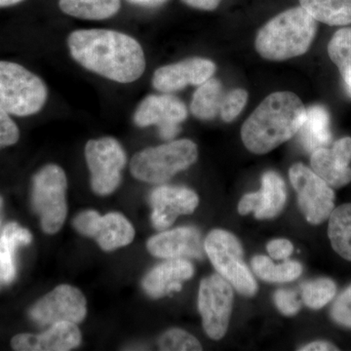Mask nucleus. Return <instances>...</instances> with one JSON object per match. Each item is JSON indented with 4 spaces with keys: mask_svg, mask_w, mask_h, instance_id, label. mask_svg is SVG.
<instances>
[{
    "mask_svg": "<svg viewBox=\"0 0 351 351\" xmlns=\"http://www.w3.org/2000/svg\"><path fill=\"white\" fill-rule=\"evenodd\" d=\"M66 43L76 63L106 80L127 84L144 75L147 66L144 50L135 38L124 32L77 29L69 34Z\"/></svg>",
    "mask_w": 351,
    "mask_h": 351,
    "instance_id": "f257e3e1",
    "label": "nucleus"
},
{
    "mask_svg": "<svg viewBox=\"0 0 351 351\" xmlns=\"http://www.w3.org/2000/svg\"><path fill=\"white\" fill-rule=\"evenodd\" d=\"M306 108L292 92L269 95L244 122L242 142L255 154H265L294 137L306 119Z\"/></svg>",
    "mask_w": 351,
    "mask_h": 351,
    "instance_id": "f03ea898",
    "label": "nucleus"
},
{
    "mask_svg": "<svg viewBox=\"0 0 351 351\" xmlns=\"http://www.w3.org/2000/svg\"><path fill=\"white\" fill-rule=\"evenodd\" d=\"M317 32V23L302 7L278 14L258 31L256 50L263 59L280 62L306 54Z\"/></svg>",
    "mask_w": 351,
    "mask_h": 351,
    "instance_id": "7ed1b4c3",
    "label": "nucleus"
},
{
    "mask_svg": "<svg viewBox=\"0 0 351 351\" xmlns=\"http://www.w3.org/2000/svg\"><path fill=\"white\" fill-rule=\"evenodd\" d=\"M48 100L43 78L16 62L0 60V108L15 117L38 114Z\"/></svg>",
    "mask_w": 351,
    "mask_h": 351,
    "instance_id": "20e7f679",
    "label": "nucleus"
},
{
    "mask_svg": "<svg viewBox=\"0 0 351 351\" xmlns=\"http://www.w3.org/2000/svg\"><path fill=\"white\" fill-rule=\"evenodd\" d=\"M197 157L195 142L188 138L173 141L137 152L131 160V174L138 181L162 184L177 173L191 167Z\"/></svg>",
    "mask_w": 351,
    "mask_h": 351,
    "instance_id": "39448f33",
    "label": "nucleus"
},
{
    "mask_svg": "<svg viewBox=\"0 0 351 351\" xmlns=\"http://www.w3.org/2000/svg\"><path fill=\"white\" fill-rule=\"evenodd\" d=\"M66 173L56 164L44 166L32 179V203L39 215L44 232L54 234L61 230L68 214Z\"/></svg>",
    "mask_w": 351,
    "mask_h": 351,
    "instance_id": "423d86ee",
    "label": "nucleus"
},
{
    "mask_svg": "<svg viewBox=\"0 0 351 351\" xmlns=\"http://www.w3.org/2000/svg\"><path fill=\"white\" fill-rule=\"evenodd\" d=\"M204 250L218 274L237 292L253 297L258 285L248 265L243 260V249L232 233L215 230L207 235Z\"/></svg>",
    "mask_w": 351,
    "mask_h": 351,
    "instance_id": "0eeeda50",
    "label": "nucleus"
},
{
    "mask_svg": "<svg viewBox=\"0 0 351 351\" xmlns=\"http://www.w3.org/2000/svg\"><path fill=\"white\" fill-rule=\"evenodd\" d=\"M85 157L91 173V188L95 193L108 195L119 188L127 156L117 138L103 137L88 141L85 145Z\"/></svg>",
    "mask_w": 351,
    "mask_h": 351,
    "instance_id": "6e6552de",
    "label": "nucleus"
},
{
    "mask_svg": "<svg viewBox=\"0 0 351 351\" xmlns=\"http://www.w3.org/2000/svg\"><path fill=\"white\" fill-rule=\"evenodd\" d=\"M289 177L306 221L320 225L329 219L335 209L336 197L331 186L302 163L294 164L289 170Z\"/></svg>",
    "mask_w": 351,
    "mask_h": 351,
    "instance_id": "1a4fd4ad",
    "label": "nucleus"
},
{
    "mask_svg": "<svg viewBox=\"0 0 351 351\" xmlns=\"http://www.w3.org/2000/svg\"><path fill=\"white\" fill-rule=\"evenodd\" d=\"M233 291L232 285L219 274L203 279L198 293V309L203 328L209 338L221 339L228 331L232 315Z\"/></svg>",
    "mask_w": 351,
    "mask_h": 351,
    "instance_id": "9d476101",
    "label": "nucleus"
},
{
    "mask_svg": "<svg viewBox=\"0 0 351 351\" xmlns=\"http://www.w3.org/2000/svg\"><path fill=\"white\" fill-rule=\"evenodd\" d=\"M78 232L98 242L104 251H113L133 241L135 230L130 221L119 213L101 216L94 210L82 212L73 219Z\"/></svg>",
    "mask_w": 351,
    "mask_h": 351,
    "instance_id": "9b49d317",
    "label": "nucleus"
},
{
    "mask_svg": "<svg viewBox=\"0 0 351 351\" xmlns=\"http://www.w3.org/2000/svg\"><path fill=\"white\" fill-rule=\"evenodd\" d=\"M188 117L184 101L169 94L149 95L138 104L134 122L138 127H158L159 135L170 141L181 132L180 124Z\"/></svg>",
    "mask_w": 351,
    "mask_h": 351,
    "instance_id": "f8f14e48",
    "label": "nucleus"
},
{
    "mask_svg": "<svg viewBox=\"0 0 351 351\" xmlns=\"http://www.w3.org/2000/svg\"><path fill=\"white\" fill-rule=\"evenodd\" d=\"M86 313V299L82 291L66 284L44 295L29 311L32 319L40 325L60 322L77 324L84 319Z\"/></svg>",
    "mask_w": 351,
    "mask_h": 351,
    "instance_id": "ddd939ff",
    "label": "nucleus"
},
{
    "mask_svg": "<svg viewBox=\"0 0 351 351\" xmlns=\"http://www.w3.org/2000/svg\"><path fill=\"white\" fill-rule=\"evenodd\" d=\"M215 71L214 62L203 58H189L157 69L152 75V86L162 93H173L188 85L202 84L212 78Z\"/></svg>",
    "mask_w": 351,
    "mask_h": 351,
    "instance_id": "4468645a",
    "label": "nucleus"
},
{
    "mask_svg": "<svg viewBox=\"0 0 351 351\" xmlns=\"http://www.w3.org/2000/svg\"><path fill=\"white\" fill-rule=\"evenodd\" d=\"M149 202L152 225L156 230H165L180 215L193 213L199 198L195 191L184 186H161L152 191Z\"/></svg>",
    "mask_w": 351,
    "mask_h": 351,
    "instance_id": "2eb2a0df",
    "label": "nucleus"
},
{
    "mask_svg": "<svg viewBox=\"0 0 351 351\" xmlns=\"http://www.w3.org/2000/svg\"><path fill=\"white\" fill-rule=\"evenodd\" d=\"M287 200L285 182L276 172L269 171L262 177V189L258 193H248L239 204L240 215L254 212L258 219H272L281 213Z\"/></svg>",
    "mask_w": 351,
    "mask_h": 351,
    "instance_id": "dca6fc26",
    "label": "nucleus"
},
{
    "mask_svg": "<svg viewBox=\"0 0 351 351\" xmlns=\"http://www.w3.org/2000/svg\"><path fill=\"white\" fill-rule=\"evenodd\" d=\"M147 250L161 258H202L201 234L197 228L182 226L154 235L147 241Z\"/></svg>",
    "mask_w": 351,
    "mask_h": 351,
    "instance_id": "f3484780",
    "label": "nucleus"
},
{
    "mask_svg": "<svg viewBox=\"0 0 351 351\" xmlns=\"http://www.w3.org/2000/svg\"><path fill=\"white\" fill-rule=\"evenodd\" d=\"M82 343V332L75 323L60 322L51 325L40 335L20 334L14 337L11 346L19 351H68Z\"/></svg>",
    "mask_w": 351,
    "mask_h": 351,
    "instance_id": "a211bd4d",
    "label": "nucleus"
},
{
    "mask_svg": "<svg viewBox=\"0 0 351 351\" xmlns=\"http://www.w3.org/2000/svg\"><path fill=\"white\" fill-rule=\"evenodd\" d=\"M195 274L193 263L184 258H170L152 269L143 280V288L149 297L160 299L182 290V282Z\"/></svg>",
    "mask_w": 351,
    "mask_h": 351,
    "instance_id": "6ab92c4d",
    "label": "nucleus"
},
{
    "mask_svg": "<svg viewBox=\"0 0 351 351\" xmlns=\"http://www.w3.org/2000/svg\"><path fill=\"white\" fill-rule=\"evenodd\" d=\"M300 138L306 151L313 152L331 143L330 115L326 108L315 105L306 110V119L299 130Z\"/></svg>",
    "mask_w": 351,
    "mask_h": 351,
    "instance_id": "aec40b11",
    "label": "nucleus"
},
{
    "mask_svg": "<svg viewBox=\"0 0 351 351\" xmlns=\"http://www.w3.org/2000/svg\"><path fill=\"white\" fill-rule=\"evenodd\" d=\"M31 232L17 223H8L0 234V278L10 283L15 278V252L19 245L31 243Z\"/></svg>",
    "mask_w": 351,
    "mask_h": 351,
    "instance_id": "412c9836",
    "label": "nucleus"
},
{
    "mask_svg": "<svg viewBox=\"0 0 351 351\" xmlns=\"http://www.w3.org/2000/svg\"><path fill=\"white\" fill-rule=\"evenodd\" d=\"M311 169L331 188L341 189L351 182V168L332 154V149L320 147L311 152Z\"/></svg>",
    "mask_w": 351,
    "mask_h": 351,
    "instance_id": "4be33fe9",
    "label": "nucleus"
},
{
    "mask_svg": "<svg viewBox=\"0 0 351 351\" xmlns=\"http://www.w3.org/2000/svg\"><path fill=\"white\" fill-rule=\"evenodd\" d=\"M62 12L88 21L110 19L121 8V0H59Z\"/></svg>",
    "mask_w": 351,
    "mask_h": 351,
    "instance_id": "5701e85b",
    "label": "nucleus"
},
{
    "mask_svg": "<svg viewBox=\"0 0 351 351\" xmlns=\"http://www.w3.org/2000/svg\"><path fill=\"white\" fill-rule=\"evenodd\" d=\"M300 4L316 22L351 25V0H300Z\"/></svg>",
    "mask_w": 351,
    "mask_h": 351,
    "instance_id": "b1692460",
    "label": "nucleus"
},
{
    "mask_svg": "<svg viewBox=\"0 0 351 351\" xmlns=\"http://www.w3.org/2000/svg\"><path fill=\"white\" fill-rule=\"evenodd\" d=\"M328 235L335 252L351 262V203L332 210L329 217Z\"/></svg>",
    "mask_w": 351,
    "mask_h": 351,
    "instance_id": "393cba45",
    "label": "nucleus"
},
{
    "mask_svg": "<svg viewBox=\"0 0 351 351\" xmlns=\"http://www.w3.org/2000/svg\"><path fill=\"white\" fill-rule=\"evenodd\" d=\"M225 92L218 80L210 78L202 83L193 94L191 110L196 119L211 120L221 112Z\"/></svg>",
    "mask_w": 351,
    "mask_h": 351,
    "instance_id": "a878e982",
    "label": "nucleus"
},
{
    "mask_svg": "<svg viewBox=\"0 0 351 351\" xmlns=\"http://www.w3.org/2000/svg\"><path fill=\"white\" fill-rule=\"evenodd\" d=\"M251 265L261 279L270 283L290 282L302 274V265L295 261H285L281 265H274L265 256H256L252 258Z\"/></svg>",
    "mask_w": 351,
    "mask_h": 351,
    "instance_id": "bb28decb",
    "label": "nucleus"
},
{
    "mask_svg": "<svg viewBox=\"0 0 351 351\" xmlns=\"http://www.w3.org/2000/svg\"><path fill=\"white\" fill-rule=\"evenodd\" d=\"M328 54L336 64L351 94V27L335 32L328 44Z\"/></svg>",
    "mask_w": 351,
    "mask_h": 351,
    "instance_id": "cd10ccee",
    "label": "nucleus"
},
{
    "mask_svg": "<svg viewBox=\"0 0 351 351\" xmlns=\"http://www.w3.org/2000/svg\"><path fill=\"white\" fill-rule=\"evenodd\" d=\"M336 294V283L330 278H318L302 285V301L309 308H322L334 299Z\"/></svg>",
    "mask_w": 351,
    "mask_h": 351,
    "instance_id": "c85d7f7f",
    "label": "nucleus"
},
{
    "mask_svg": "<svg viewBox=\"0 0 351 351\" xmlns=\"http://www.w3.org/2000/svg\"><path fill=\"white\" fill-rule=\"evenodd\" d=\"M159 350L164 351H200L202 346L193 335L181 329L164 332L158 341Z\"/></svg>",
    "mask_w": 351,
    "mask_h": 351,
    "instance_id": "c756f323",
    "label": "nucleus"
},
{
    "mask_svg": "<svg viewBox=\"0 0 351 351\" xmlns=\"http://www.w3.org/2000/svg\"><path fill=\"white\" fill-rule=\"evenodd\" d=\"M248 101V92L246 90L233 89L225 94L223 103H221V119L226 122H232L241 113Z\"/></svg>",
    "mask_w": 351,
    "mask_h": 351,
    "instance_id": "7c9ffc66",
    "label": "nucleus"
},
{
    "mask_svg": "<svg viewBox=\"0 0 351 351\" xmlns=\"http://www.w3.org/2000/svg\"><path fill=\"white\" fill-rule=\"evenodd\" d=\"M330 314L339 326L351 329V285L337 298Z\"/></svg>",
    "mask_w": 351,
    "mask_h": 351,
    "instance_id": "2f4dec72",
    "label": "nucleus"
},
{
    "mask_svg": "<svg viewBox=\"0 0 351 351\" xmlns=\"http://www.w3.org/2000/svg\"><path fill=\"white\" fill-rule=\"evenodd\" d=\"M20 138V129L9 114L0 108V151L17 144Z\"/></svg>",
    "mask_w": 351,
    "mask_h": 351,
    "instance_id": "473e14b6",
    "label": "nucleus"
},
{
    "mask_svg": "<svg viewBox=\"0 0 351 351\" xmlns=\"http://www.w3.org/2000/svg\"><path fill=\"white\" fill-rule=\"evenodd\" d=\"M274 299L277 308L284 315H295L301 309V301L295 291L280 289L276 291Z\"/></svg>",
    "mask_w": 351,
    "mask_h": 351,
    "instance_id": "72a5a7b5",
    "label": "nucleus"
},
{
    "mask_svg": "<svg viewBox=\"0 0 351 351\" xmlns=\"http://www.w3.org/2000/svg\"><path fill=\"white\" fill-rule=\"evenodd\" d=\"M267 250L274 260H287L294 251V246L287 239H274L267 245Z\"/></svg>",
    "mask_w": 351,
    "mask_h": 351,
    "instance_id": "f704fd0d",
    "label": "nucleus"
},
{
    "mask_svg": "<svg viewBox=\"0 0 351 351\" xmlns=\"http://www.w3.org/2000/svg\"><path fill=\"white\" fill-rule=\"evenodd\" d=\"M332 154L346 165L351 162V138L345 137L337 141L332 147Z\"/></svg>",
    "mask_w": 351,
    "mask_h": 351,
    "instance_id": "c9c22d12",
    "label": "nucleus"
},
{
    "mask_svg": "<svg viewBox=\"0 0 351 351\" xmlns=\"http://www.w3.org/2000/svg\"><path fill=\"white\" fill-rule=\"evenodd\" d=\"M186 5L199 10L213 11L218 8L221 0H182Z\"/></svg>",
    "mask_w": 351,
    "mask_h": 351,
    "instance_id": "e433bc0d",
    "label": "nucleus"
},
{
    "mask_svg": "<svg viewBox=\"0 0 351 351\" xmlns=\"http://www.w3.org/2000/svg\"><path fill=\"white\" fill-rule=\"evenodd\" d=\"M301 351H330L339 350L336 346L324 341H316L300 348Z\"/></svg>",
    "mask_w": 351,
    "mask_h": 351,
    "instance_id": "4c0bfd02",
    "label": "nucleus"
},
{
    "mask_svg": "<svg viewBox=\"0 0 351 351\" xmlns=\"http://www.w3.org/2000/svg\"><path fill=\"white\" fill-rule=\"evenodd\" d=\"M130 3L136 4V5L145 7H156L162 5L167 0H128Z\"/></svg>",
    "mask_w": 351,
    "mask_h": 351,
    "instance_id": "58836bf2",
    "label": "nucleus"
},
{
    "mask_svg": "<svg viewBox=\"0 0 351 351\" xmlns=\"http://www.w3.org/2000/svg\"><path fill=\"white\" fill-rule=\"evenodd\" d=\"M25 0H0V9L19 5Z\"/></svg>",
    "mask_w": 351,
    "mask_h": 351,
    "instance_id": "ea45409f",
    "label": "nucleus"
},
{
    "mask_svg": "<svg viewBox=\"0 0 351 351\" xmlns=\"http://www.w3.org/2000/svg\"><path fill=\"white\" fill-rule=\"evenodd\" d=\"M2 205H3V199H2L1 195H0V211H1Z\"/></svg>",
    "mask_w": 351,
    "mask_h": 351,
    "instance_id": "a19ab883",
    "label": "nucleus"
}]
</instances>
